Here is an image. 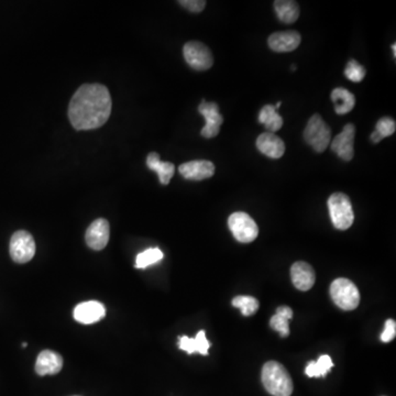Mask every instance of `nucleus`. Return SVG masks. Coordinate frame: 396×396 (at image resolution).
<instances>
[{"instance_id": "obj_29", "label": "nucleus", "mask_w": 396, "mask_h": 396, "mask_svg": "<svg viewBox=\"0 0 396 396\" xmlns=\"http://www.w3.org/2000/svg\"><path fill=\"white\" fill-rule=\"evenodd\" d=\"M178 3L188 10L195 13H201L206 7V1L204 0H181Z\"/></svg>"}, {"instance_id": "obj_26", "label": "nucleus", "mask_w": 396, "mask_h": 396, "mask_svg": "<svg viewBox=\"0 0 396 396\" xmlns=\"http://www.w3.org/2000/svg\"><path fill=\"white\" fill-rule=\"evenodd\" d=\"M365 74H367V70H365V66L357 62L355 59H351L348 62L345 70L346 78L348 80L353 83H359L363 80Z\"/></svg>"}, {"instance_id": "obj_35", "label": "nucleus", "mask_w": 396, "mask_h": 396, "mask_svg": "<svg viewBox=\"0 0 396 396\" xmlns=\"http://www.w3.org/2000/svg\"><path fill=\"white\" fill-rule=\"evenodd\" d=\"M292 70H296V66L295 65H292Z\"/></svg>"}, {"instance_id": "obj_11", "label": "nucleus", "mask_w": 396, "mask_h": 396, "mask_svg": "<svg viewBox=\"0 0 396 396\" xmlns=\"http://www.w3.org/2000/svg\"><path fill=\"white\" fill-rule=\"evenodd\" d=\"M85 239L90 249L103 250L109 241V222L104 218L96 219L86 230Z\"/></svg>"}, {"instance_id": "obj_32", "label": "nucleus", "mask_w": 396, "mask_h": 396, "mask_svg": "<svg viewBox=\"0 0 396 396\" xmlns=\"http://www.w3.org/2000/svg\"><path fill=\"white\" fill-rule=\"evenodd\" d=\"M382 139H383V138H382V136H381L376 130H374V132L371 134V141H372L373 143H379V142H380Z\"/></svg>"}, {"instance_id": "obj_23", "label": "nucleus", "mask_w": 396, "mask_h": 396, "mask_svg": "<svg viewBox=\"0 0 396 396\" xmlns=\"http://www.w3.org/2000/svg\"><path fill=\"white\" fill-rule=\"evenodd\" d=\"M332 367H334V363L330 355H320L316 362L315 361L309 362L305 369V373L309 378H325L327 373L332 370Z\"/></svg>"}, {"instance_id": "obj_18", "label": "nucleus", "mask_w": 396, "mask_h": 396, "mask_svg": "<svg viewBox=\"0 0 396 396\" xmlns=\"http://www.w3.org/2000/svg\"><path fill=\"white\" fill-rule=\"evenodd\" d=\"M178 347L181 350H184L188 355L194 353H201L203 355H208V349L211 347L206 334L204 330L198 332L195 338H188V336H183L178 339Z\"/></svg>"}, {"instance_id": "obj_22", "label": "nucleus", "mask_w": 396, "mask_h": 396, "mask_svg": "<svg viewBox=\"0 0 396 396\" xmlns=\"http://www.w3.org/2000/svg\"><path fill=\"white\" fill-rule=\"evenodd\" d=\"M259 122L264 125L268 132L274 134L283 126V118L278 115L274 106L265 105L259 113Z\"/></svg>"}, {"instance_id": "obj_10", "label": "nucleus", "mask_w": 396, "mask_h": 396, "mask_svg": "<svg viewBox=\"0 0 396 396\" xmlns=\"http://www.w3.org/2000/svg\"><path fill=\"white\" fill-rule=\"evenodd\" d=\"M355 136V126L353 124H348L330 143L332 151L344 161H351L355 155V150H353Z\"/></svg>"}, {"instance_id": "obj_5", "label": "nucleus", "mask_w": 396, "mask_h": 396, "mask_svg": "<svg viewBox=\"0 0 396 396\" xmlns=\"http://www.w3.org/2000/svg\"><path fill=\"white\" fill-rule=\"evenodd\" d=\"M332 138V130L320 115H313L304 130V139L315 151L322 153L328 148Z\"/></svg>"}, {"instance_id": "obj_20", "label": "nucleus", "mask_w": 396, "mask_h": 396, "mask_svg": "<svg viewBox=\"0 0 396 396\" xmlns=\"http://www.w3.org/2000/svg\"><path fill=\"white\" fill-rule=\"evenodd\" d=\"M330 98H332V103L334 105V111L338 115L349 113L355 105V95L350 93L349 90H346V88H334Z\"/></svg>"}, {"instance_id": "obj_4", "label": "nucleus", "mask_w": 396, "mask_h": 396, "mask_svg": "<svg viewBox=\"0 0 396 396\" xmlns=\"http://www.w3.org/2000/svg\"><path fill=\"white\" fill-rule=\"evenodd\" d=\"M328 209L332 224L339 230L349 229L355 220L353 205L344 193H334L328 199Z\"/></svg>"}, {"instance_id": "obj_6", "label": "nucleus", "mask_w": 396, "mask_h": 396, "mask_svg": "<svg viewBox=\"0 0 396 396\" xmlns=\"http://www.w3.org/2000/svg\"><path fill=\"white\" fill-rule=\"evenodd\" d=\"M9 253L16 263L29 262L36 255V241L31 234L24 230H19L13 234L9 245Z\"/></svg>"}, {"instance_id": "obj_17", "label": "nucleus", "mask_w": 396, "mask_h": 396, "mask_svg": "<svg viewBox=\"0 0 396 396\" xmlns=\"http://www.w3.org/2000/svg\"><path fill=\"white\" fill-rule=\"evenodd\" d=\"M63 368V358L52 350H43L36 362V372L39 376L57 374Z\"/></svg>"}, {"instance_id": "obj_3", "label": "nucleus", "mask_w": 396, "mask_h": 396, "mask_svg": "<svg viewBox=\"0 0 396 396\" xmlns=\"http://www.w3.org/2000/svg\"><path fill=\"white\" fill-rule=\"evenodd\" d=\"M332 301L344 311H353L360 303V293L353 281L348 278H336L330 285Z\"/></svg>"}, {"instance_id": "obj_1", "label": "nucleus", "mask_w": 396, "mask_h": 396, "mask_svg": "<svg viewBox=\"0 0 396 396\" xmlns=\"http://www.w3.org/2000/svg\"><path fill=\"white\" fill-rule=\"evenodd\" d=\"M111 107L108 88L101 84H84L71 99L69 118L76 130H93L107 122Z\"/></svg>"}, {"instance_id": "obj_15", "label": "nucleus", "mask_w": 396, "mask_h": 396, "mask_svg": "<svg viewBox=\"0 0 396 396\" xmlns=\"http://www.w3.org/2000/svg\"><path fill=\"white\" fill-rule=\"evenodd\" d=\"M291 278L294 286L299 291H309L315 284L314 269L304 261L294 263L291 268Z\"/></svg>"}, {"instance_id": "obj_8", "label": "nucleus", "mask_w": 396, "mask_h": 396, "mask_svg": "<svg viewBox=\"0 0 396 396\" xmlns=\"http://www.w3.org/2000/svg\"><path fill=\"white\" fill-rule=\"evenodd\" d=\"M183 55L186 63L196 71L209 70L214 64L211 50L201 42H188L183 49Z\"/></svg>"}, {"instance_id": "obj_30", "label": "nucleus", "mask_w": 396, "mask_h": 396, "mask_svg": "<svg viewBox=\"0 0 396 396\" xmlns=\"http://www.w3.org/2000/svg\"><path fill=\"white\" fill-rule=\"evenodd\" d=\"M396 336V324L393 319H388L386 323V328L384 332L381 334V340L383 342H390L395 338Z\"/></svg>"}, {"instance_id": "obj_7", "label": "nucleus", "mask_w": 396, "mask_h": 396, "mask_svg": "<svg viewBox=\"0 0 396 396\" xmlns=\"http://www.w3.org/2000/svg\"><path fill=\"white\" fill-rule=\"evenodd\" d=\"M228 226L234 237L241 243L255 241L259 234V228L255 220L242 211L230 215Z\"/></svg>"}, {"instance_id": "obj_2", "label": "nucleus", "mask_w": 396, "mask_h": 396, "mask_svg": "<svg viewBox=\"0 0 396 396\" xmlns=\"http://www.w3.org/2000/svg\"><path fill=\"white\" fill-rule=\"evenodd\" d=\"M262 383L273 396H291L293 381L283 365L276 361H269L263 365Z\"/></svg>"}, {"instance_id": "obj_24", "label": "nucleus", "mask_w": 396, "mask_h": 396, "mask_svg": "<svg viewBox=\"0 0 396 396\" xmlns=\"http://www.w3.org/2000/svg\"><path fill=\"white\" fill-rule=\"evenodd\" d=\"M163 253L159 248H151V249L146 250L143 253L136 255V269H146L150 265L155 264L162 260Z\"/></svg>"}, {"instance_id": "obj_27", "label": "nucleus", "mask_w": 396, "mask_h": 396, "mask_svg": "<svg viewBox=\"0 0 396 396\" xmlns=\"http://www.w3.org/2000/svg\"><path fill=\"white\" fill-rule=\"evenodd\" d=\"M396 122L394 119L390 117H383L376 122V132L380 134L382 138L392 136L395 132Z\"/></svg>"}, {"instance_id": "obj_12", "label": "nucleus", "mask_w": 396, "mask_h": 396, "mask_svg": "<svg viewBox=\"0 0 396 396\" xmlns=\"http://www.w3.org/2000/svg\"><path fill=\"white\" fill-rule=\"evenodd\" d=\"M180 174L186 180L201 181L211 178L215 174V165L206 160H198L183 163L178 167Z\"/></svg>"}, {"instance_id": "obj_31", "label": "nucleus", "mask_w": 396, "mask_h": 396, "mask_svg": "<svg viewBox=\"0 0 396 396\" xmlns=\"http://www.w3.org/2000/svg\"><path fill=\"white\" fill-rule=\"evenodd\" d=\"M276 314L285 317L288 320H291L292 317H293V311L288 306H281L276 309Z\"/></svg>"}, {"instance_id": "obj_16", "label": "nucleus", "mask_w": 396, "mask_h": 396, "mask_svg": "<svg viewBox=\"0 0 396 396\" xmlns=\"http://www.w3.org/2000/svg\"><path fill=\"white\" fill-rule=\"evenodd\" d=\"M257 148L261 153L271 159H280L285 152V143L283 140L271 132H265L257 136Z\"/></svg>"}, {"instance_id": "obj_9", "label": "nucleus", "mask_w": 396, "mask_h": 396, "mask_svg": "<svg viewBox=\"0 0 396 396\" xmlns=\"http://www.w3.org/2000/svg\"><path fill=\"white\" fill-rule=\"evenodd\" d=\"M198 111L206 121V125L201 129V136L207 139L214 138L220 132V126L224 122V117L219 113L218 105L216 103L203 101L201 105L198 106Z\"/></svg>"}, {"instance_id": "obj_19", "label": "nucleus", "mask_w": 396, "mask_h": 396, "mask_svg": "<svg viewBox=\"0 0 396 396\" xmlns=\"http://www.w3.org/2000/svg\"><path fill=\"white\" fill-rule=\"evenodd\" d=\"M147 165L150 170L155 171L159 175L160 183L167 185L175 172V167L171 162H162L157 152H151L147 157Z\"/></svg>"}, {"instance_id": "obj_33", "label": "nucleus", "mask_w": 396, "mask_h": 396, "mask_svg": "<svg viewBox=\"0 0 396 396\" xmlns=\"http://www.w3.org/2000/svg\"><path fill=\"white\" fill-rule=\"evenodd\" d=\"M392 49H393V55H394V57H396V44L393 43V45H392Z\"/></svg>"}, {"instance_id": "obj_13", "label": "nucleus", "mask_w": 396, "mask_h": 396, "mask_svg": "<svg viewBox=\"0 0 396 396\" xmlns=\"http://www.w3.org/2000/svg\"><path fill=\"white\" fill-rule=\"evenodd\" d=\"M73 315L75 320L80 324H95L105 317L106 309L99 302H84L75 307Z\"/></svg>"}, {"instance_id": "obj_21", "label": "nucleus", "mask_w": 396, "mask_h": 396, "mask_svg": "<svg viewBox=\"0 0 396 396\" xmlns=\"http://www.w3.org/2000/svg\"><path fill=\"white\" fill-rule=\"evenodd\" d=\"M276 15L284 24H293L299 17V6L292 0H276L274 1Z\"/></svg>"}, {"instance_id": "obj_14", "label": "nucleus", "mask_w": 396, "mask_h": 396, "mask_svg": "<svg viewBox=\"0 0 396 396\" xmlns=\"http://www.w3.org/2000/svg\"><path fill=\"white\" fill-rule=\"evenodd\" d=\"M301 34L294 30L276 32L270 36L268 40L269 47L272 51L283 53L292 52L299 48L301 44Z\"/></svg>"}, {"instance_id": "obj_34", "label": "nucleus", "mask_w": 396, "mask_h": 396, "mask_svg": "<svg viewBox=\"0 0 396 396\" xmlns=\"http://www.w3.org/2000/svg\"><path fill=\"white\" fill-rule=\"evenodd\" d=\"M281 105H282V103H281V101H278V103L276 104V105L274 106V107H276V109H278V108H280Z\"/></svg>"}, {"instance_id": "obj_28", "label": "nucleus", "mask_w": 396, "mask_h": 396, "mask_svg": "<svg viewBox=\"0 0 396 396\" xmlns=\"http://www.w3.org/2000/svg\"><path fill=\"white\" fill-rule=\"evenodd\" d=\"M288 324H290L288 319L278 314L274 315L270 320L271 328L278 332L281 334V337H288V334H290Z\"/></svg>"}, {"instance_id": "obj_25", "label": "nucleus", "mask_w": 396, "mask_h": 396, "mask_svg": "<svg viewBox=\"0 0 396 396\" xmlns=\"http://www.w3.org/2000/svg\"><path fill=\"white\" fill-rule=\"evenodd\" d=\"M232 305L239 309L243 316H253L260 306L259 301L253 296H237L232 299Z\"/></svg>"}]
</instances>
